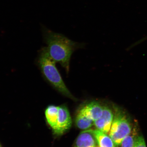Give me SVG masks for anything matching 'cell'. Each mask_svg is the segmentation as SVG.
Instances as JSON below:
<instances>
[{"instance_id":"cell-1","label":"cell","mask_w":147,"mask_h":147,"mask_svg":"<svg viewBox=\"0 0 147 147\" xmlns=\"http://www.w3.org/2000/svg\"><path fill=\"white\" fill-rule=\"evenodd\" d=\"M42 30L49 55L56 63H59L65 69L67 74L69 73L71 55L77 49L84 47V44L73 41L43 26Z\"/></svg>"},{"instance_id":"cell-2","label":"cell","mask_w":147,"mask_h":147,"mask_svg":"<svg viewBox=\"0 0 147 147\" xmlns=\"http://www.w3.org/2000/svg\"><path fill=\"white\" fill-rule=\"evenodd\" d=\"M56 62L49 55L47 47L40 52L38 64L44 78L55 89L64 96L74 100L75 98L68 89L56 67Z\"/></svg>"},{"instance_id":"cell-3","label":"cell","mask_w":147,"mask_h":147,"mask_svg":"<svg viewBox=\"0 0 147 147\" xmlns=\"http://www.w3.org/2000/svg\"><path fill=\"white\" fill-rule=\"evenodd\" d=\"M133 129L131 120L128 115L122 109L115 107L113 119L109 136L116 147L121 146L123 140L129 135Z\"/></svg>"},{"instance_id":"cell-4","label":"cell","mask_w":147,"mask_h":147,"mask_svg":"<svg viewBox=\"0 0 147 147\" xmlns=\"http://www.w3.org/2000/svg\"><path fill=\"white\" fill-rule=\"evenodd\" d=\"M71 125L72 120L67 108L65 106L59 107L57 123L53 130V134L57 136H61L70 128Z\"/></svg>"},{"instance_id":"cell-5","label":"cell","mask_w":147,"mask_h":147,"mask_svg":"<svg viewBox=\"0 0 147 147\" xmlns=\"http://www.w3.org/2000/svg\"><path fill=\"white\" fill-rule=\"evenodd\" d=\"M114 113L107 106H103L101 116L94 121V125L97 129L107 134L109 133L113 123Z\"/></svg>"},{"instance_id":"cell-6","label":"cell","mask_w":147,"mask_h":147,"mask_svg":"<svg viewBox=\"0 0 147 147\" xmlns=\"http://www.w3.org/2000/svg\"><path fill=\"white\" fill-rule=\"evenodd\" d=\"M103 106L96 102H92L82 107L80 111L86 116L94 121L101 116Z\"/></svg>"},{"instance_id":"cell-7","label":"cell","mask_w":147,"mask_h":147,"mask_svg":"<svg viewBox=\"0 0 147 147\" xmlns=\"http://www.w3.org/2000/svg\"><path fill=\"white\" fill-rule=\"evenodd\" d=\"M74 147H100L93 134L89 129L80 133L75 141Z\"/></svg>"},{"instance_id":"cell-8","label":"cell","mask_w":147,"mask_h":147,"mask_svg":"<svg viewBox=\"0 0 147 147\" xmlns=\"http://www.w3.org/2000/svg\"><path fill=\"white\" fill-rule=\"evenodd\" d=\"M96 139L100 147H116L113 140L107 134L98 129H89Z\"/></svg>"},{"instance_id":"cell-9","label":"cell","mask_w":147,"mask_h":147,"mask_svg":"<svg viewBox=\"0 0 147 147\" xmlns=\"http://www.w3.org/2000/svg\"><path fill=\"white\" fill-rule=\"evenodd\" d=\"M59 107L51 105L48 107L45 111L47 122L52 130L56 127L58 118Z\"/></svg>"},{"instance_id":"cell-10","label":"cell","mask_w":147,"mask_h":147,"mask_svg":"<svg viewBox=\"0 0 147 147\" xmlns=\"http://www.w3.org/2000/svg\"><path fill=\"white\" fill-rule=\"evenodd\" d=\"M75 123L77 127L82 130H87L94 125V121L88 118L80 111L77 115Z\"/></svg>"},{"instance_id":"cell-11","label":"cell","mask_w":147,"mask_h":147,"mask_svg":"<svg viewBox=\"0 0 147 147\" xmlns=\"http://www.w3.org/2000/svg\"><path fill=\"white\" fill-rule=\"evenodd\" d=\"M136 126L133 128L131 133L123 140L121 144V147H134L138 133Z\"/></svg>"},{"instance_id":"cell-12","label":"cell","mask_w":147,"mask_h":147,"mask_svg":"<svg viewBox=\"0 0 147 147\" xmlns=\"http://www.w3.org/2000/svg\"><path fill=\"white\" fill-rule=\"evenodd\" d=\"M134 147H146L144 138L142 135L137 136L136 138Z\"/></svg>"},{"instance_id":"cell-13","label":"cell","mask_w":147,"mask_h":147,"mask_svg":"<svg viewBox=\"0 0 147 147\" xmlns=\"http://www.w3.org/2000/svg\"><path fill=\"white\" fill-rule=\"evenodd\" d=\"M0 147H1V145H0Z\"/></svg>"}]
</instances>
